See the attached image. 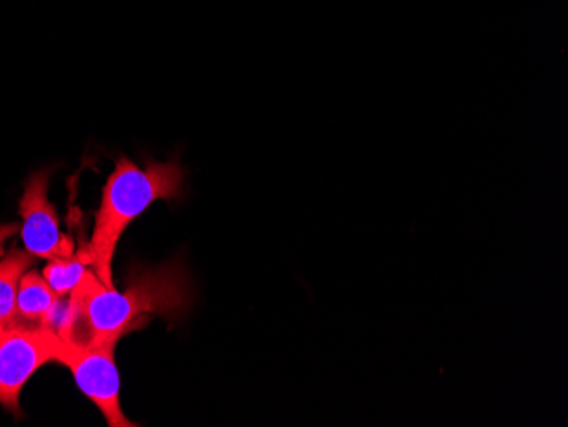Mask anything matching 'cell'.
<instances>
[{
    "instance_id": "1",
    "label": "cell",
    "mask_w": 568,
    "mask_h": 427,
    "mask_svg": "<svg viewBox=\"0 0 568 427\" xmlns=\"http://www.w3.org/2000/svg\"><path fill=\"white\" fill-rule=\"evenodd\" d=\"M196 289L183 260L152 270H136L123 293L108 288L88 271L70 293L69 314L59 336L79 346L116 344L150 317L183 321L193 308Z\"/></svg>"
},
{
    "instance_id": "2",
    "label": "cell",
    "mask_w": 568,
    "mask_h": 427,
    "mask_svg": "<svg viewBox=\"0 0 568 427\" xmlns=\"http://www.w3.org/2000/svg\"><path fill=\"white\" fill-rule=\"evenodd\" d=\"M186 169L178 157L168 162L150 161L145 169L128 157H120L102 190L101 206L95 215L89 254L94 273L110 289L116 245L128 225L159 200H179L186 186Z\"/></svg>"
},
{
    "instance_id": "3",
    "label": "cell",
    "mask_w": 568,
    "mask_h": 427,
    "mask_svg": "<svg viewBox=\"0 0 568 427\" xmlns=\"http://www.w3.org/2000/svg\"><path fill=\"white\" fill-rule=\"evenodd\" d=\"M62 337L47 325H21L0 329V406L21 416V392L31 376L55 362Z\"/></svg>"
},
{
    "instance_id": "4",
    "label": "cell",
    "mask_w": 568,
    "mask_h": 427,
    "mask_svg": "<svg viewBox=\"0 0 568 427\" xmlns=\"http://www.w3.org/2000/svg\"><path fill=\"white\" fill-rule=\"evenodd\" d=\"M116 344L79 346L62 339L55 362L72 372L77 387L101 410L111 427H135L120 404V375L114 362Z\"/></svg>"
},
{
    "instance_id": "5",
    "label": "cell",
    "mask_w": 568,
    "mask_h": 427,
    "mask_svg": "<svg viewBox=\"0 0 568 427\" xmlns=\"http://www.w3.org/2000/svg\"><path fill=\"white\" fill-rule=\"evenodd\" d=\"M48 190L50 171L33 172L19 201L22 242L34 260H67L73 256V244L60 232L59 216L48 200Z\"/></svg>"
},
{
    "instance_id": "6",
    "label": "cell",
    "mask_w": 568,
    "mask_h": 427,
    "mask_svg": "<svg viewBox=\"0 0 568 427\" xmlns=\"http://www.w3.org/2000/svg\"><path fill=\"white\" fill-rule=\"evenodd\" d=\"M60 296L48 285L43 274L26 271L19 283L16 299V324L47 325L51 311L55 308Z\"/></svg>"
},
{
    "instance_id": "7",
    "label": "cell",
    "mask_w": 568,
    "mask_h": 427,
    "mask_svg": "<svg viewBox=\"0 0 568 427\" xmlns=\"http://www.w3.org/2000/svg\"><path fill=\"white\" fill-rule=\"evenodd\" d=\"M33 260L28 251L14 248L0 261V329L16 324L19 283Z\"/></svg>"
},
{
    "instance_id": "8",
    "label": "cell",
    "mask_w": 568,
    "mask_h": 427,
    "mask_svg": "<svg viewBox=\"0 0 568 427\" xmlns=\"http://www.w3.org/2000/svg\"><path fill=\"white\" fill-rule=\"evenodd\" d=\"M88 263H91V254L81 253L67 260H53L44 267L43 276L48 285L57 295H70L77 285L84 279L88 273Z\"/></svg>"
}]
</instances>
